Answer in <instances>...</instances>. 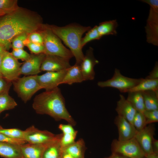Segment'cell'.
<instances>
[{"instance_id": "6da1fadb", "label": "cell", "mask_w": 158, "mask_h": 158, "mask_svg": "<svg viewBox=\"0 0 158 158\" xmlns=\"http://www.w3.org/2000/svg\"><path fill=\"white\" fill-rule=\"evenodd\" d=\"M43 25L42 18L38 14L19 7L12 13L0 16V44L8 50L16 37L38 31Z\"/></svg>"}, {"instance_id": "7a4b0ae2", "label": "cell", "mask_w": 158, "mask_h": 158, "mask_svg": "<svg viewBox=\"0 0 158 158\" xmlns=\"http://www.w3.org/2000/svg\"><path fill=\"white\" fill-rule=\"evenodd\" d=\"M32 107L38 114L48 115L56 121L64 120L73 126L76 125L66 107L65 99L58 87L36 96Z\"/></svg>"}, {"instance_id": "3957f363", "label": "cell", "mask_w": 158, "mask_h": 158, "mask_svg": "<svg viewBox=\"0 0 158 158\" xmlns=\"http://www.w3.org/2000/svg\"><path fill=\"white\" fill-rule=\"evenodd\" d=\"M45 25L69 48L75 58V63L80 65L84 56L81 46L82 37L91 28L74 23L62 27Z\"/></svg>"}, {"instance_id": "277c9868", "label": "cell", "mask_w": 158, "mask_h": 158, "mask_svg": "<svg viewBox=\"0 0 158 158\" xmlns=\"http://www.w3.org/2000/svg\"><path fill=\"white\" fill-rule=\"evenodd\" d=\"M39 31L43 38L44 54L58 56L70 59L73 57L70 50L63 44L59 37L45 25H44L42 28Z\"/></svg>"}, {"instance_id": "5b68a950", "label": "cell", "mask_w": 158, "mask_h": 158, "mask_svg": "<svg viewBox=\"0 0 158 158\" xmlns=\"http://www.w3.org/2000/svg\"><path fill=\"white\" fill-rule=\"evenodd\" d=\"M12 83L14 91L25 103L30 100L36 92L42 89L36 75L19 77Z\"/></svg>"}, {"instance_id": "8992f818", "label": "cell", "mask_w": 158, "mask_h": 158, "mask_svg": "<svg viewBox=\"0 0 158 158\" xmlns=\"http://www.w3.org/2000/svg\"><path fill=\"white\" fill-rule=\"evenodd\" d=\"M111 150L112 153L129 158H143L145 155L135 138L124 141L114 140L111 145Z\"/></svg>"}, {"instance_id": "52a82bcc", "label": "cell", "mask_w": 158, "mask_h": 158, "mask_svg": "<svg viewBox=\"0 0 158 158\" xmlns=\"http://www.w3.org/2000/svg\"><path fill=\"white\" fill-rule=\"evenodd\" d=\"M150 6L149 16L145 27L147 42L158 45V0H142Z\"/></svg>"}, {"instance_id": "ba28073f", "label": "cell", "mask_w": 158, "mask_h": 158, "mask_svg": "<svg viewBox=\"0 0 158 158\" xmlns=\"http://www.w3.org/2000/svg\"><path fill=\"white\" fill-rule=\"evenodd\" d=\"M143 78H133L123 75L119 70L115 68L111 78L105 81H99L97 84L101 87H110L118 89L122 92L128 90L138 84Z\"/></svg>"}, {"instance_id": "9c48e42d", "label": "cell", "mask_w": 158, "mask_h": 158, "mask_svg": "<svg viewBox=\"0 0 158 158\" xmlns=\"http://www.w3.org/2000/svg\"><path fill=\"white\" fill-rule=\"evenodd\" d=\"M24 140L28 143L46 144L59 139L61 134L55 135L46 130H41L32 126L25 130Z\"/></svg>"}, {"instance_id": "30bf717a", "label": "cell", "mask_w": 158, "mask_h": 158, "mask_svg": "<svg viewBox=\"0 0 158 158\" xmlns=\"http://www.w3.org/2000/svg\"><path fill=\"white\" fill-rule=\"evenodd\" d=\"M22 63L19 62L7 51L3 56L1 66L3 77L12 82L19 77Z\"/></svg>"}, {"instance_id": "8fae6325", "label": "cell", "mask_w": 158, "mask_h": 158, "mask_svg": "<svg viewBox=\"0 0 158 158\" xmlns=\"http://www.w3.org/2000/svg\"><path fill=\"white\" fill-rule=\"evenodd\" d=\"M67 69L59 71H47L42 75L36 76L42 89L46 91L51 90L61 84Z\"/></svg>"}, {"instance_id": "7c38bea8", "label": "cell", "mask_w": 158, "mask_h": 158, "mask_svg": "<svg viewBox=\"0 0 158 158\" xmlns=\"http://www.w3.org/2000/svg\"><path fill=\"white\" fill-rule=\"evenodd\" d=\"M70 59L63 57L46 55L42 63L41 71H59L67 69L71 66Z\"/></svg>"}, {"instance_id": "4fadbf2b", "label": "cell", "mask_w": 158, "mask_h": 158, "mask_svg": "<svg viewBox=\"0 0 158 158\" xmlns=\"http://www.w3.org/2000/svg\"><path fill=\"white\" fill-rule=\"evenodd\" d=\"M155 130L154 125L149 124L138 131L135 137L145 155L153 152L152 145Z\"/></svg>"}, {"instance_id": "5bb4252c", "label": "cell", "mask_w": 158, "mask_h": 158, "mask_svg": "<svg viewBox=\"0 0 158 158\" xmlns=\"http://www.w3.org/2000/svg\"><path fill=\"white\" fill-rule=\"evenodd\" d=\"M99 63V61L94 56L93 49L90 47L87 51L86 54L80 64L84 81L94 79L95 75L94 67Z\"/></svg>"}, {"instance_id": "9a60e30c", "label": "cell", "mask_w": 158, "mask_h": 158, "mask_svg": "<svg viewBox=\"0 0 158 158\" xmlns=\"http://www.w3.org/2000/svg\"><path fill=\"white\" fill-rule=\"evenodd\" d=\"M45 56L44 53L30 54L29 58L21 66L20 74L34 75L41 72V66Z\"/></svg>"}, {"instance_id": "2e32d148", "label": "cell", "mask_w": 158, "mask_h": 158, "mask_svg": "<svg viewBox=\"0 0 158 158\" xmlns=\"http://www.w3.org/2000/svg\"><path fill=\"white\" fill-rule=\"evenodd\" d=\"M114 122L118 129V140L124 141L135 138L138 131L131 123L118 115L115 117Z\"/></svg>"}, {"instance_id": "e0dca14e", "label": "cell", "mask_w": 158, "mask_h": 158, "mask_svg": "<svg viewBox=\"0 0 158 158\" xmlns=\"http://www.w3.org/2000/svg\"><path fill=\"white\" fill-rule=\"evenodd\" d=\"M119 96L120 99L117 102L115 109L118 115L133 124L134 118L137 111L123 95L120 94Z\"/></svg>"}, {"instance_id": "ac0fdd59", "label": "cell", "mask_w": 158, "mask_h": 158, "mask_svg": "<svg viewBox=\"0 0 158 158\" xmlns=\"http://www.w3.org/2000/svg\"><path fill=\"white\" fill-rule=\"evenodd\" d=\"M51 143L46 144L27 143L21 145L22 158H42L45 149Z\"/></svg>"}, {"instance_id": "d6986e66", "label": "cell", "mask_w": 158, "mask_h": 158, "mask_svg": "<svg viewBox=\"0 0 158 158\" xmlns=\"http://www.w3.org/2000/svg\"><path fill=\"white\" fill-rule=\"evenodd\" d=\"M20 145L0 142V156L4 158H23Z\"/></svg>"}, {"instance_id": "ffe728a7", "label": "cell", "mask_w": 158, "mask_h": 158, "mask_svg": "<svg viewBox=\"0 0 158 158\" xmlns=\"http://www.w3.org/2000/svg\"><path fill=\"white\" fill-rule=\"evenodd\" d=\"M84 81L80 65L75 63L67 69L61 84L69 85Z\"/></svg>"}, {"instance_id": "44dd1931", "label": "cell", "mask_w": 158, "mask_h": 158, "mask_svg": "<svg viewBox=\"0 0 158 158\" xmlns=\"http://www.w3.org/2000/svg\"><path fill=\"white\" fill-rule=\"evenodd\" d=\"M86 149L84 140L80 139L69 145L62 149L63 151L72 155L74 158L84 157Z\"/></svg>"}, {"instance_id": "7402d4cb", "label": "cell", "mask_w": 158, "mask_h": 158, "mask_svg": "<svg viewBox=\"0 0 158 158\" xmlns=\"http://www.w3.org/2000/svg\"><path fill=\"white\" fill-rule=\"evenodd\" d=\"M118 24L116 20L102 22L97 25V29L100 35L102 37L105 35H116Z\"/></svg>"}, {"instance_id": "603a6c76", "label": "cell", "mask_w": 158, "mask_h": 158, "mask_svg": "<svg viewBox=\"0 0 158 158\" xmlns=\"http://www.w3.org/2000/svg\"><path fill=\"white\" fill-rule=\"evenodd\" d=\"M152 90L158 92V79L143 78L137 85L128 91L130 92H143Z\"/></svg>"}, {"instance_id": "cb8c5ba5", "label": "cell", "mask_w": 158, "mask_h": 158, "mask_svg": "<svg viewBox=\"0 0 158 158\" xmlns=\"http://www.w3.org/2000/svg\"><path fill=\"white\" fill-rule=\"evenodd\" d=\"M126 99L137 111L143 113L145 110L142 92H128Z\"/></svg>"}, {"instance_id": "d4e9b609", "label": "cell", "mask_w": 158, "mask_h": 158, "mask_svg": "<svg viewBox=\"0 0 158 158\" xmlns=\"http://www.w3.org/2000/svg\"><path fill=\"white\" fill-rule=\"evenodd\" d=\"M142 93L145 110H158V92L148 90Z\"/></svg>"}, {"instance_id": "484cf974", "label": "cell", "mask_w": 158, "mask_h": 158, "mask_svg": "<svg viewBox=\"0 0 158 158\" xmlns=\"http://www.w3.org/2000/svg\"><path fill=\"white\" fill-rule=\"evenodd\" d=\"M60 138L51 143L47 147L42 158H61L63 150L59 142Z\"/></svg>"}, {"instance_id": "4316f807", "label": "cell", "mask_w": 158, "mask_h": 158, "mask_svg": "<svg viewBox=\"0 0 158 158\" xmlns=\"http://www.w3.org/2000/svg\"><path fill=\"white\" fill-rule=\"evenodd\" d=\"M17 104L14 99L6 92L0 95V113L15 108Z\"/></svg>"}, {"instance_id": "83f0119b", "label": "cell", "mask_w": 158, "mask_h": 158, "mask_svg": "<svg viewBox=\"0 0 158 158\" xmlns=\"http://www.w3.org/2000/svg\"><path fill=\"white\" fill-rule=\"evenodd\" d=\"M19 7L17 0H0V12L3 15L12 13Z\"/></svg>"}, {"instance_id": "f1b7e54d", "label": "cell", "mask_w": 158, "mask_h": 158, "mask_svg": "<svg viewBox=\"0 0 158 158\" xmlns=\"http://www.w3.org/2000/svg\"><path fill=\"white\" fill-rule=\"evenodd\" d=\"M0 133L12 138L24 140L25 131L16 128L0 129Z\"/></svg>"}, {"instance_id": "f546056e", "label": "cell", "mask_w": 158, "mask_h": 158, "mask_svg": "<svg viewBox=\"0 0 158 158\" xmlns=\"http://www.w3.org/2000/svg\"><path fill=\"white\" fill-rule=\"evenodd\" d=\"M102 37L97 31V25H95L88 30L85 36L82 38L81 47L83 48L87 43L92 40H99Z\"/></svg>"}, {"instance_id": "4dcf8cb0", "label": "cell", "mask_w": 158, "mask_h": 158, "mask_svg": "<svg viewBox=\"0 0 158 158\" xmlns=\"http://www.w3.org/2000/svg\"><path fill=\"white\" fill-rule=\"evenodd\" d=\"M133 124L138 132L142 130L147 125L143 113L137 111L134 118Z\"/></svg>"}, {"instance_id": "1f68e13d", "label": "cell", "mask_w": 158, "mask_h": 158, "mask_svg": "<svg viewBox=\"0 0 158 158\" xmlns=\"http://www.w3.org/2000/svg\"><path fill=\"white\" fill-rule=\"evenodd\" d=\"M28 35L27 34L24 33L16 37L12 41L11 47L13 49H23L25 46L26 41L28 40Z\"/></svg>"}, {"instance_id": "d6a6232c", "label": "cell", "mask_w": 158, "mask_h": 158, "mask_svg": "<svg viewBox=\"0 0 158 158\" xmlns=\"http://www.w3.org/2000/svg\"><path fill=\"white\" fill-rule=\"evenodd\" d=\"M77 134L62 133L59 140V143L61 148H63L75 142Z\"/></svg>"}, {"instance_id": "836d02e7", "label": "cell", "mask_w": 158, "mask_h": 158, "mask_svg": "<svg viewBox=\"0 0 158 158\" xmlns=\"http://www.w3.org/2000/svg\"><path fill=\"white\" fill-rule=\"evenodd\" d=\"M25 46H26L33 54H44V48L43 44L31 42L27 40L25 42Z\"/></svg>"}, {"instance_id": "e575fe53", "label": "cell", "mask_w": 158, "mask_h": 158, "mask_svg": "<svg viewBox=\"0 0 158 158\" xmlns=\"http://www.w3.org/2000/svg\"><path fill=\"white\" fill-rule=\"evenodd\" d=\"M143 113L145 117L147 125L158 121V110H145Z\"/></svg>"}, {"instance_id": "d590c367", "label": "cell", "mask_w": 158, "mask_h": 158, "mask_svg": "<svg viewBox=\"0 0 158 158\" xmlns=\"http://www.w3.org/2000/svg\"><path fill=\"white\" fill-rule=\"evenodd\" d=\"M12 55L17 59H20L25 61L28 59L30 54L25 51L23 49H13L10 53Z\"/></svg>"}, {"instance_id": "8d00e7d4", "label": "cell", "mask_w": 158, "mask_h": 158, "mask_svg": "<svg viewBox=\"0 0 158 158\" xmlns=\"http://www.w3.org/2000/svg\"><path fill=\"white\" fill-rule=\"evenodd\" d=\"M28 40L31 42L43 44L42 35L39 31L32 32L29 34L28 37Z\"/></svg>"}, {"instance_id": "74e56055", "label": "cell", "mask_w": 158, "mask_h": 158, "mask_svg": "<svg viewBox=\"0 0 158 158\" xmlns=\"http://www.w3.org/2000/svg\"><path fill=\"white\" fill-rule=\"evenodd\" d=\"M11 83V82L3 77L0 78V95L5 92H8Z\"/></svg>"}, {"instance_id": "f35d334b", "label": "cell", "mask_w": 158, "mask_h": 158, "mask_svg": "<svg viewBox=\"0 0 158 158\" xmlns=\"http://www.w3.org/2000/svg\"><path fill=\"white\" fill-rule=\"evenodd\" d=\"M0 142H8L19 145L23 144L26 142L24 140L12 138L0 133Z\"/></svg>"}, {"instance_id": "ab89813d", "label": "cell", "mask_w": 158, "mask_h": 158, "mask_svg": "<svg viewBox=\"0 0 158 158\" xmlns=\"http://www.w3.org/2000/svg\"><path fill=\"white\" fill-rule=\"evenodd\" d=\"M59 128L61 130L62 133H69L77 134L78 131L73 128V126L70 124H61L58 126Z\"/></svg>"}, {"instance_id": "60d3db41", "label": "cell", "mask_w": 158, "mask_h": 158, "mask_svg": "<svg viewBox=\"0 0 158 158\" xmlns=\"http://www.w3.org/2000/svg\"><path fill=\"white\" fill-rule=\"evenodd\" d=\"M146 78L156 79H158V63L157 62L155 63V66L149 75L146 77Z\"/></svg>"}, {"instance_id": "b9f144b4", "label": "cell", "mask_w": 158, "mask_h": 158, "mask_svg": "<svg viewBox=\"0 0 158 158\" xmlns=\"http://www.w3.org/2000/svg\"><path fill=\"white\" fill-rule=\"evenodd\" d=\"M153 152L158 153V140L155 139L153 140L152 145Z\"/></svg>"}, {"instance_id": "7bdbcfd3", "label": "cell", "mask_w": 158, "mask_h": 158, "mask_svg": "<svg viewBox=\"0 0 158 158\" xmlns=\"http://www.w3.org/2000/svg\"><path fill=\"white\" fill-rule=\"evenodd\" d=\"M105 158H129L125 156H123L120 154L112 153L111 154L109 157Z\"/></svg>"}, {"instance_id": "ee69618b", "label": "cell", "mask_w": 158, "mask_h": 158, "mask_svg": "<svg viewBox=\"0 0 158 158\" xmlns=\"http://www.w3.org/2000/svg\"><path fill=\"white\" fill-rule=\"evenodd\" d=\"M145 158H158V153L153 152L145 154Z\"/></svg>"}, {"instance_id": "f6af8a7d", "label": "cell", "mask_w": 158, "mask_h": 158, "mask_svg": "<svg viewBox=\"0 0 158 158\" xmlns=\"http://www.w3.org/2000/svg\"><path fill=\"white\" fill-rule=\"evenodd\" d=\"M61 158H74L70 154L63 151Z\"/></svg>"}, {"instance_id": "bcb514c9", "label": "cell", "mask_w": 158, "mask_h": 158, "mask_svg": "<svg viewBox=\"0 0 158 158\" xmlns=\"http://www.w3.org/2000/svg\"><path fill=\"white\" fill-rule=\"evenodd\" d=\"M5 52L0 54V78L3 77L1 71V66L3 57Z\"/></svg>"}, {"instance_id": "7dc6e473", "label": "cell", "mask_w": 158, "mask_h": 158, "mask_svg": "<svg viewBox=\"0 0 158 158\" xmlns=\"http://www.w3.org/2000/svg\"><path fill=\"white\" fill-rule=\"evenodd\" d=\"M7 51L6 48L3 45L0 44V54Z\"/></svg>"}, {"instance_id": "c3c4849f", "label": "cell", "mask_w": 158, "mask_h": 158, "mask_svg": "<svg viewBox=\"0 0 158 158\" xmlns=\"http://www.w3.org/2000/svg\"><path fill=\"white\" fill-rule=\"evenodd\" d=\"M2 15H3L0 12V16H1Z\"/></svg>"}, {"instance_id": "681fc988", "label": "cell", "mask_w": 158, "mask_h": 158, "mask_svg": "<svg viewBox=\"0 0 158 158\" xmlns=\"http://www.w3.org/2000/svg\"><path fill=\"white\" fill-rule=\"evenodd\" d=\"M2 128L1 127V126H0V129H1Z\"/></svg>"}, {"instance_id": "f907efd6", "label": "cell", "mask_w": 158, "mask_h": 158, "mask_svg": "<svg viewBox=\"0 0 158 158\" xmlns=\"http://www.w3.org/2000/svg\"><path fill=\"white\" fill-rule=\"evenodd\" d=\"M143 158H145V157H144Z\"/></svg>"}, {"instance_id": "816d5d0a", "label": "cell", "mask_w": 158, "mask_h": 158, "mask_svg": "<svg viewBox=\"0 0 158 158\" xmlns=\"http://www.w3.org/2000/svg\"><path fill=\"white\" fill-rule=\"evenodd\" d=\"M84 158V157H83V158Z\"/></svg>"}, {"instance_id": "f5cc1de1", "label": "cell", "mask_w": 158, "mask_h": 158, "mask_svg": "<svg viewBox=\"0 0 158 158\" xmlns=\"http://www.w3.org/2000/svg\"></svg>"}]
</instances>
